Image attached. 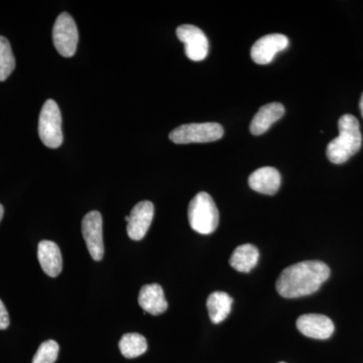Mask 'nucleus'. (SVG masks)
I'll return each instance as SVG.
<instances>
[{
    "label": "nucleus",
    "mask_w": 363,
    "mask_h": 363,
    "mask_svg": "<svg viewBox=\"0 0 363 363\" xmlns=\"http://www.w3.org/2000/svg\"><path fill=\"white\" fill-rule=\"evenodd\" d=\"M330 277V269L320 260H306L286 267L277 281L281 297L295 298L312 295Z\"/></svg>",
    "instance_id": "obj_1"
},
{
    "label": "nucleus",
    "mask_w": 363,
    "mask_h": 363,
    "mask_svg": "<svg viewBox=\"0 0 363 363\" xmlns=\"http://www.w3.org/2000/svg\"><path fill=\"white\" fill-rule=\"evenodd\" d=\"M339 135L327 145L329 161L335 164H344L354 156L362 145V135L357 117L345 114L338 121Z\"/></svg>",
    "instance_id": "obj_2"
},
{
    "label": "nucleus",
    "mask_w": 363,
    "mask_h": 363,
    "mask_svg": "<svg viewBox=\"0 0 363 363\" xmlns=\"http://www.w3.org/2000/svg\"><path fill=\"white\" fill-rule=\"evenodd\" d=\"M191 228L200 234L213 233L219 225V211L211 196L200 192L191 200L188 208Z\"/></svg>",
    "instance_id": "obj_3"
},
{
    "label": "nucleus",
    "mask_w": 363,
    "mask_h": 363,
    "mask_svg": "<svg viewBox=\"0 0 363 363\" xmlns=\"http://www.w3.org/2000/svg\"><path fill=\"white\" fill-rule=\"evenodd\" d=\"M224 130L216 123H189L179 126L169 133V138L177 145L213 143L221 140Z\"/></svg>",
    "instance_id": "obj_4"
},
{
    "label": "nucleus",
    "mask_w": 363,
    "mask_h": 363,
    "mask_svg": "<svg viewBox=\"0 0 363 363\" xmlns=\"http://www.w3.org/2000/svg\"><path fill=\"white\" fill-rule=\"evenodd\" d=\"M39 135L43 143L50 149H58L63 143L61 111L52 99L47 100L43 105L39 118Z\"/></svg>",
    "instance_id": "obj_5"
},
{
    "label": "nucleus",
    "mask_w": 363,
    "mask_h": 363,
    "mask_svg": "<svg viewBox=\"0 0 363 363\" xmlns=\"http://www.w3.org/2000/svg\"><path fill=\"white\" fill-rule=\"evenodd\" d=\"M79 33L77 26L70 14L62 13L52 28V42L60 55L70 58L77 50Z\"/></svg>",
    "instance_id": "obj_6"
},
{
    "label": "nucleus",
    "mask_w": 363,
    "mask_h": 363,
    "mask_svg": "<svg viewBox=\"0 0 363 363\" xmlns=\"http://www.w3.org/2000/svg\"><path fill=\"white\" fill-rule=\"evenodd\" d=\"M83 238L92 259L100 262L104 257V221L98 211H91L82 220Z\"/></svg>",
    "instance_id": "obj_7"
},
{
    "label": "nucleus",
    "mask_w": 363,
    "mask_h": 363,
    "mask_svg": "<svg viewBox=\"0 0 363 363\" xmlns=\"http://www.w3.org/2000/svg\"><path fill=\"white\" fill-rule=\"evenodd\" d=\"M177 37L185 44V52L192 61H203L209 52V42L206 35L197 26L183 25L176 30Z\"/></svg>",
    "instance_id": "obj_8"
},
{
    "label": "nucleus",
    "mask_w": 363,
    "mask_h": 363,
    "mask_svg": "<svg viewBox=\"0 0 363 363\" xmlns=\"http://www.w3.org/2000/svg\"><path fill=\"white\" fill-rule=\"evenodd\" d=\"M288 38L281 33L264 35L252 45L250 56L255 63L259 65H267L271 63L276 55L285 51L289 47Z\"/></svg>",
    "instance_id": "obj_9"
},
{
    "label": "nucleus",
    "mask_w": 363,
    "mask_h": 363,
    "mask_svg": "<svg viewBox=\"0 0 363 363\" xmlns=\"http://www.w3.org/2000/svg\"><path fill=\"white\" fill-rule=\"evenodd\" d=\"M155 207L150 201L138 203L131 210L130 221L128 222V235L130 240H142L149 231L154 219Z\"/></svg>",
    "instance_id": "obj_10"
},
{
    "label": "nucleus",
    "mask_w": 363,
    "mask_h": 363,
    "mask_svg": "<svg viewBox=\"0 0 363 363\" xmlns=\"http://www.w3.org/2000/svg\"><path fill=\"white\" fill-rule=\"evenodd\" d=\"M297 328L307 337L324 340L331 337L335 327L330 318L325 315L306 314L298 318Z\"/></svg>",
    "instance_id": "obj_11"
},
{
    "label": "nucleus",
    "mask_w": 363,
    "mask_h": 363,
    "mask_svg": "<svg viewBox=\"0 0 363 363\" xmlns=\"http://www.w3.org/2000/svg\"><path fill=\"white\" fill-rule=\"evenodd\" d=\"M281 178L278 169L264 167L253 172L248 178V185L260 194L274 195L281 187Z\"/></svg>",
    "instance_id": "obj_12"
},
{
    "label": "nucleus",
    "mask_w": 363,
    "mask_h": 363,
    "mask_svg": "<svg viewBox=\"0 0 363 363\" xmlns=\"http://www.w3.org/2000/svg\"><path fill=\"white\" fill-rule=\"evenodd\" d=\"M38 259L45 274L56 278L62 272L63 259L61 250L57 243L50 240H43L38 247Z\"/></svg>",
    "instance_id": "obj_13"
},
{
    "label": "nucleus",
    "mask_w": 363,
    "mask_h": 363,
    "mask_svg": "<svg viewBox=\"0 0 363 363\" xmlns=\"http://www.w3.org/2000/svg\"><path fill=\"white\" fill-rule=\"evenodd\" d=\"M138 304L143 311L157 316L168 309V302L164 298V290L157 284L143 286L138 295Z\"/></svg>",
    "instance_id": "obj_14"
},
{
    "label": "nucleus",
    "mask_w": 363,
    "mask_h": 363,
    "mask_svg": "<svg viewBox=\"0 0 363 363\" xmlns=\"http://www.w3.org/2000/svg\"><path fill=\"white\" fill-rule=\"evenodd\" d=\"M284 114H285V107L279 102H272L260 107L250 123V133L253 135H260L267 133L272 124L279 121Z\"/></svg>",
    "instance_id": "obj_15"
},
{
    "label": "nucleus",
    "mask_w": 363,
    "mask_h": 363,
    "mask_svg": "<svg viewBox=\"0 0 363 363\" xmlns=\"http://www.w3.org/2000/svg\"><path fill=\"white\" fill-rule=\"evenodd\" d=\"M259 259V250L252 245H242L235 248L229 264L235 271L250 272L257 267Z\"/></svg>",
    "instance_id": "obj_16"
},
{
    "label": "nucleus",
    "mask_w": 363,
    "mask_h": 363,
    "mask_svg": "<svg viewBox=\"0 0 363 363\" xmlns=\"http://www.w3.org/2000/svg\"><path fill=\"white\" fill-rule=\"evenodd\" d=\"M233 298L224 292L210 294L207 298V309L210 320L214 324L221 323L230 314Z\"/></svg>",
    "instance_id": "obj_17"
},
{
    "label": "nucleus",
    "mask_w": 363,
    "mask_h": 363,
    "mask_svg": "<svg viewBox=\"0 0 363 363\" xmlns=\"http://www.w3.org/2000/svg\"><path fill=\"white\" fill-rule=\"evenodd\" d=\"M119 350L126 358H135L147 350V339L138 333L124 334L119 341Z\"/></svg>",
    "instance_id": "obj_18"
},
{
    "label": "nucleus",
    "mask_w": 363,
    "mask_h": 363,
    "mask_svg": "<svg viewBox=\"0 0 363 363\" xmlns=\"http://www.w3.org/2000/svg\"><path fill=\"white\" fill-rule=\"evenodd\" d=\"M16 68L13 50L6 38L0 35V81H6Z\"/></svg>",
    "instance_id": "obj_19"
},
{
    "label": "nucleus",
    "mask_w": 363,
    "mask_h": 363,
    "mask_svg": "<svg viewBox=\"0 0 363 363\" xmlns=\"http://www.w3.org/2000/svg\"><path fill=\"white\" fill-rule=\"evenodd\" d=\"M59 344L54 340L45 341L33 358V363H54L58 358Z\"/></svg>",
    "instance_id": "obj_20"
},
{
    "label": "nucleus",
    "mask_w": 363,
    "mask_h": 363,
    "mask_svg": "<svg viewBox=\"0 0 363 363\" xmlns=\"http://www.w3.org/2000/svg\"><path fill=\"white\" fill-rule=\"evenodd\" d=\"M9 326V315L6 306L0 300V330H6Z\"/></svg>",
    "instance_id": "obj_21"
},
{
    "label": "nucleus",
    "mask_w": 363,
    "mask_h": 363,
    "mask_svg": "<svg viewBox=\"0 0 363 363\" xmlns=\"http://www.w3.org/2000/svg\"><path fill=\"white\" fill-rule=\"evenodd\" d=\"M4 206H2L1 204H0V222H1L2 218H4Z\"/></svg>",
    "instance_id": "obj_22"
},
{
    "label": "nucleus",
    "mask_w": 363,
    "mask_h": 363,
    "mask_svg": "<svg viewBox=\"0 0 363 363\" xmlns=\"http://www.w3.org/2000/svg\"><path fill=\"white\" fill-rule=\"evenodd\" d=\"M359 106H360V111H362V116H363V94H362V99H360Z\"/></svg>",
    "instance_id": "obj_23"
},
{
    "label": "nucleus",
    "mask_w": 363,
    "mask_h": 363,
    "mask_svg": "<svg viewBox=\"0 0 363 363\" xmlns=\"http://www.w3.org/2000/svg\"><path fill=\"white\" fill-rule=\"evenodd\" d=\"M124 219H125L126 222H128V221H130V216H125V218H124Z\"/></svg>",
    "instance_id": "obj_24"
},
{
    "label": "nucleus",
    "mask_w": 363,
    "mask_h": 363,
    "mask_svg": "<svg viewBox=\"0 0 363 363\" xmlns=\"http://www.w3.org/2000/svg\"><path fill=\"white\" fill-rule=\"evenodd\" d=\"M279 363H286V362H279Z\"/></svg>",
    "instance_id": "obj_25"
}]
</instances>
